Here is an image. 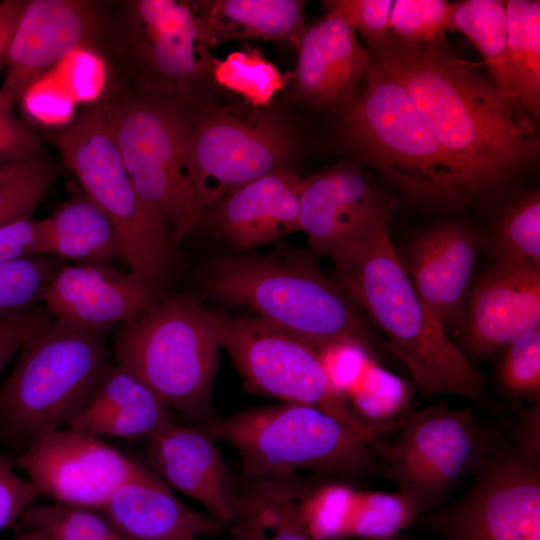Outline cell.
<instances>
[{
    "mask_svg": "<svg viewBox=\"0 0 540 540\" xmlns=\"http://www.w3.org/2000/svg\"><path fill=\"white\" fill-rule=\"evenodd\" d=\"M368 51L406 88L467 194L495 184L537 155L531 118L443 43L404 46L387 38Z\"/></svg>",
    "mask_w": 540,
    "mask_h": 540,
    "instance_id": "1",
    "label": "cell"
},
{
    "mask_svg": "<svg viewBox=\"0 0 540 540\" xmlns=\"http://www.w3.org/2000/svg\"><path fill=\"white\" fill-rule=\"evenodd\" d=\"M388 214L387 207L327 253L337 286L381 328L389 349L424 394L482 399L481 375L448 338L406 274L389 236Z\"/></svg>",
    "mask_w": 540,
    "mask_h": 540,
    "instance_id": "2",
    "label": "cell"
},
{
    "mask_svg": "<svg viewBox=\"0 0 540 540\" xmlns=\"http://www.w3.org/2000/svg\"><path fill=\"white\" fill-rule=\"evenodd\" d=\"M97 52L109 84L126 86L183 106L203 101L214 57L190 1L106 2Z\"/></svg>",
    "mask_w": 540,
    "mask_h": 540,
    "instance_id": "3",
    "label": "cell"
},
{
    "mask_svg": "<svg viewBox=\"0 0 540 540\" xmlns=\"http://www.w3.org/2000/svg\"><path fill=\"white\" fill-rule=\"evenodd\" d=\"M97 103L136 193L178 246L202 216L193 186L187 108L116 85H108Z\"/></svg>",
    "mask_w": 540,
    "mask_h": 540,
    "instance_id": "4",
    "label": "cell"
},
{
    "mask_svg": "<svg viewBox=\"0 0 540 540\" xmlns=\"http://www.w3.org/2000/svg\"><path fill=\"white\" fill-rule=\"evenodd\" d=\"M106 333L52 318L31 337L0 388V435L29 443L76 415L110 365Z\"/></svg>",
    "mask_w": 540,
    "mask_h": 540,
    "instance_id": "5",
    "label": "cell"
},
{
    "mask_svg": "<svg viewBox=\"0 0 540 540\" xmlns=\"http://www.w3.org/2000/svg\"><path fill=\"white\" fill-rule=\"evenodd\" d=\"M205 287L316 349L343 340L369 347L367 330L344 293L311 261L219 257L207 269Z\"/></svg>",
    "mask_w": 540,
    "mask_h": 540,
    "instance_id": "6",
    "label": "cell"
},
{
    "mask_svg": "<svg viewBox=\"0 0 540 540\" xmlns=\"http://www.w3.org/2000/svg\"><path fill=\"white\" fill-rule=\"evenodd\" d=\"M344 129L355 152L408 195L449 201L467 194L406 88L372 57L360 92L346 106Z\"/></svg>",
    "mask_w": 540,
    "mask_h": 540,
    "instance_id": "7",
    "label": "cell"
},
{
    "mask_svg": "<svg viewBox=\"0 0 540 540\" xmlns=\"http://www.w3.org/2000/svg\"><path fill=\"white\" fill-rule=\"evenodd\" d=\"M220 346L209 310L186 295L157 300L137 319L118 327L117 365L186 418L210 421L211 390Z\"/></svg>",
    "mask_w": 540,
    "mask_h": 540,
    "instance_id": "8",
    "label": "cell"
},
{
    "mask_svg": "<svg viewBox=\"0 0 540 540\" xmlns=\"http://www.w3.org/2000/svg\"><path fill=\"white\" fill-rule=\"evenodd\" d=\"M49 139L112 223L130 270L158 291L173 273L177 246L136 193L99 104L85 105Z\"/></svg>",
    "mask_w": 540,
    "mask_h": 540,
    "instance_id": "9",
    "label": "cell"
},
{
    "mask_svg": "<svg viewBox=\"0 0 540 540\" xmlns=\"http://www.w3.org/2000/svg\"><path fill=\"white\" fill-rule=\"evenodd\" d=\"M202 426L238 451L244 474L253 480L294 474L297 469L347 474L375 470L368 443L360 435L308 404L284 401Z\"/></svg>",
    "mask_w": 540,
    "mask_h": 540,
    "instance_id": "10",
    "label": "cell"
},
{
    "mask_svg": "<svg viewBox=\"0 0 540 540\" xmlns=\"http://www.w3.org/2000/svg\"><path fill=\"white\" fill-rule=\"evenodd\" d=\"M209 321L246 385L252 390L314 406L379 445L377 434L397 427L395 422L371 424L363 420L344 395L330 384L316 348L265 321L234 318L209 311Z\"/></svg>",
    "mask_w": 540,
    "mask_h": 540,
    "instance_id": "11",
    "label": "cell"
},
{
    "mask_svg": "<svg viewBox=\"0 0 540 540\" xmlns=\"http://www.w3.org/2000/svg\"><path fill=\"white\" fill-rule=\"evenodd\" d=\"M186 108L193 186L202 212L229 192L288 167L296 154L293 131L268 107L202 101Z\"/></svg>",
    "mask_w": 540,
    "mask_h": 540,
    "instance_id": "12",
    "label": "cell"
},
{
    "mask_svg": "<svg viewBox=\"0 0 540 540\" xmlns=\"http://www.w3.org/2000/svg\"><path fill=\"white\" fill-rule=\"evenodd\" d=\"M398 439L379 446L397 492L422 510L438 504L484 458V443L470 409L438 404L406 417Z\"/></svg>",
    "mask_w": 540,
    "mask_h": 540,
    "instance_id": "13",
    "label": "cell"
},
{
    "mask_svg": "<svg viewBox=\"0 0 540 540\" xmlns=\"http://www.w3.org/2000/svg\"><path fill=\"white\" fill-rule=\"evenodd\" d=\"M445 540H540V472L522 451L483 458L466 494L434 518Z\"/></svg>",
    "mask_w": 540,
    "mask_h": 540,
    "instance_id": "14",
    "label": "cell"
},
{
    "mask_svg": "<svg viewBox=\"0 0 540 540\" xmlns=\"http://www.w3.org/2000/svg\"><path fill=\"white\" fill-rule=\"evenodd\" d=\"M16 466L39 495L97 511L123 484L150 472L99 437L70 428L32 439Z\"/></svg>",
    "mask_w": 540,
    "mask_h": 540,
    "instance_id": "15",
    "label": "cell"
},
{
    "mask_svg": "<svg viewBox=\"0 0 540 540\" xmlns=\"http://www.w3.org/2000/svg\"><path fill=\"white\" fill-rule=\"evenodd\" d=\"M106 2L28 0L11 39L0 97L9 106L72 52L97 51Z\"/></svg>",
    "mask_w": 540,
    "mask_h": 540,
    "instance_id": "16",
    "label": "cell"
},
{
    "mask_svg": "<svg viewBox=\"0 0 540 540\" xmlns=\"http://www.w3.org/2000/svg\"><path fill=\"white\" fill-rule=\"evenodd\" d=\"M471 287L465 309L469 351L488 356L540 324V268L495 256Z\"/></svg>",
    "mask_w": 540,
    "mask_h": 540,
    "instance_id": "17",
    "label": "cell"
},
{
    "mask_svg": "<svg viewBox=\"0 0 540 540\" xmlns=\"http://www.w3.org/2000/svg\"><path fill=\"white\" fill-rule=\"evenodd\" d=\"M157 293L111 262H76L61 266L43 301L54 319L108 331L141 316L158 300Z\"/></svg>",
    "mask_w": 540,
    "mask_h": 540,
    "instance_id": "18",
    "label": "cell"
},
{
    "mask_svg": "<svg viewBox=\"0 0 540 540\" xmlns=\"http://www.w3.org/2000/svg\"><path fill=\"white\" fill-rule=\"evenodd\" d=\"M478 243L458 224L415 232L398 258L419 297L442 328L464 320Z\"/></svg>",
    "mask_w": 540,
    "mask_h": 540,
    "instance_id": "19",
    "label": "cell"
},
{
    "mask_svg": "<svg viewBox=\"0 0 540 540\" xmlns=\"http://www.w3.org/2000/svg\"><path fill=\"white\" fill-rule=\"evenodd\" d=\"M147 457L169 485L203 505L218 521L236 516L240 495L215 439L203 426L172 421L148 437Z\"/></svg>",
    "mask_w": 540,
    "mask_h": 540,
    "instance_id": "20",
    "label": "cell"
},
{
    "mask_svg": "<svg viewBox=\"0 0 540 540\" xmlns=\"http://www.w3.org/2000/svg\"><path fill=\"white\" fill-rule=\"evenodd\" d=\"M297 52L294 92L316 106H347L371 64L370 52L359 43L357 32L327 13L306 26Z\"/></svg>",
    "mask_w": 540,
    "mask_h": 540,
    "instance_id": "21",
    "label": "cell"
},
{
    "mask_svg": "<svg viewBox=\"0 0 540 540\" xmlns=\"http://www.w3.org/2000/svg\"><path fill=\"white\" fill-rule=\"evenodd\" d=\"M302 178L283 167L223 196L203 211L229 243L240 249L267 244L298 231Z\"/></svg>",
    "mask_w": 540,
    "mask_h": 540,
    "instance_id": "22",
    "label": "cell"
},
{
    "mask_svg": "<svg viewBox=\"0 0 540 540\" xmlns=\"http://www.w3.org/2000/svg\"><path fill=\"white\" fill-rule=\"evenodd\" d=\"M386 208L359 170L339 165L302 179L298 231L315 252L327 255Z\"/></svg>",
    "mask_w": 540,
    "mask_h": 540,
    "instance_id": "23",
    "label": "cell"
},
{
    "mask_svg": "<svg viewBox=\"0 0 540 540\" xmlns=\"http://www.w3.org/2000/svg\"><path fill=\"white\" fill-rule=\"evenodd\" d=\"M100 512L129 540H199L226 526L183 504L151 471L118 488Z\"/></svg>",
    "mask_w": 540,
    "mask_h": 540,
    "instance_id": "24",
    "label": "cell"
},
{
    "mask_svg": "<svg viewBox=\"0 0 540 540\" xmlns=\"http://www.w3.org/2000/svg\"><path fill=\"white\" fill-rule=\"evenodd\" d=\"M210 47L228 40L275 41L297 49L306 28L301 0L190 1Z\"/></svg>",
    "mask_w": 540,
    "mask_h": 540,
    "instance_id": "25",
    "label": "cell"
},
{
    "mask_svg": "<svg viewBox=\"0 0 540 540\" xmlns=\"http://www.w3.org/2000/svg\"><path fill=\"white\" fill-rule=\"evenodd\" d=\"M422 508L400 492L355 491L334 484L325 496L317 522L320 540L395 537L416 519Z\"/></svg>",
    "mask_w": 540,
    "mask_h": 540,
    "instance_id": "26",
    "label": "cell"
},
{
    "mask_svg": "<svg viewBox=\"0 0 540 540\" xmlns=\"http://www.w3.org/2000/svg\"><path fill=\"white\" fill-rule=\"evenodd\" d=\"M43 223L44 255L76 262H125L112 223L82 189L59 204Z\"/></svg>",
    "mask_w": 540,
    "mask_h": 540,
    "instance_id": "27",
    "label": "cell"
},
{
    "mask_svg": "<svg viewBox=\"0 0 540 540\" xmlns=\"http://www.w3.org/2000/svg\"><path fill=\"white\" fill-rule=\"evenodd\" d=\"M304 492L294 474L254 479L240 495L229 540H315L300 512Z\"/></svg>",
    "mask_w": 540,
    "mask_h": 540,
    "instance_id": "28",
    "label": "cell"
},
{
    "mask_svg": "<svg viewBox=\"0 0 540 540\" xmlns=\"http://www.w3.org/2000/svg\"><path fill=\"white\" fill-rule=\"evenodd\" d=\"M453 30L462 32L482 55L493 85L515 107L518 104L507 56V14L499 0L452 3ZM522 110V109H521Z\"/></svg>",
    "mask_w": 540,
    "mask_h": 540,
    "instance_id": "29",
    "label": "cell"
},
{
    "mask_svg": "<svg viewBox=\"0 0 540 540\" xmlns=\"http://www.w3.org/2000/svg\"><path fill=\"white\" fill-rule=\"evenodd\" d=\"M507 56L515 95L529 117L540 115V2L509 0Z\"/></svg>",
    "mask_w": 540,
    "mask_h": 540,
    "instance_id": "30",
    "label": "cell"
},
{
    "mask_svg": "<svg viewBox=\"0 0 540 540\" xmlns=\"http://www.w3.org/2000/svg\"><path fill=\"white\" fill-rule=\"evenodd\" d=\"M171 422L169 407L151 390L130 396L92 416H74L67 427L96 437H149Z\"/></svg>",
    "mask_w": 540,
    "mask_h": 540,
    "instance_id": "31",
    "label": "cell"
},
{
    "mask_svg": "<svg viewBox=\"0 0 540 540\" xmlns=\"http://www.w3.org/2000/svg\"><path fill=\"white\" fill-rule=\"evenodd\" d=\"M240 95L244 103L267 108L275 95L287 84V77L260 51L253 47L233 51L222 59L215 58L211 80Z\"/></svg>",
    "mask_w": 540,
    "mask_h": 540,
    "instance_id": "32",
    "label": "cell"
},
{
    "mask_svg": "<svg viewBox=\"0 0 540 540\" xmlns=\"http://www.w3.org/2000/svg\"><path fill=\"white\" fill-rule=\"evenodd\" d=\"M60 173L45 151L26 164L0 172V227L32 217Z\"/></svg>",
    "mask_w": 540,
    "mask_h": 540,
    "instance_id": "33",
    "label": "cell"
},
{
    "mask_svg": "<svg viewBox=\"0 0 540 540\" xmlns=\"http://www.w3.org/2000/svg\"><path fill=\"white\" fill-rule=\"evenodd\" d=\"M64 263L52 255H36L0 264V316L33 311Z\"/></svg>",
    "mask_w": 540,
    "mask_h": 540,
    "instance_id": "34",
    "label": "cell"
},
{
    "mask_svg": "<svg viewBox=\"0 0 540 540\" xmlns=\"http://www.w3.org/2000/svg\"><path fill=\"white\" fill-rule=\"evenodd\" d=\"M410 398L411 388L408 383L375 361L357 385L346 394L355 412L371 424L399 420L397 416L408 405Z\"/></svg>",
    "mask_w": 540,
    "mask_h": 540,
    "instance_id": "35",
    "label": "cell"
},
{
    "mask_svg": "<svg viewBox=\"0 0 540 540\" xmlns=\"http://www.w3.org/2000/svg\"><path fill=\"white\" fill-rule=\"evenodd\" d=\"M452 26V3L443 0L394 1L388 39L404 46L443 43Z\"/></svg>",
    "mask_w": 540,
    "mask_h": 540,
    "instance_id": "36",
    "label": "cell"
},
{
    "mask_svg": "<svg viewBox=\"0 0 540 540\" xmlns=\"http://www.w3.org/2000/svg\"><path fill=\"white\" fill-rule=\"evenodd\" d=\"M495 241V256L525 261L540 268L539 193L524 198L504 215Z\"/></svg>",
    "mask_w": 540,
    "mask_h": 540,
    "instance_id": "37",
    "label": "cell"
},
{
    "mask_svg": "<svg viewBox=\"0 0 540 540\" xmlns=\"http://www.w3.org/2000/svg\"><path fill=\"white\" fill-rule=\"evenodd\" d=\"M499 379L514 396L538 401L540 396V329L527 332L506 346Z\"/></svg>",
    "mask_w": 540,
    "mask_h": 540,
    "instance_id": "38",
    "label": "cell"
},
{
    "mask_svg": "<svg viewBox=\"0 0 540 540\" xmlns=\"http://www.w3.org/2000/svg\"><path fill=\"white\" fill-rule=\"evenodd\" d=\"M76 103L98 102L109 84V68L96 50L79 49L63 59L52 71Z\"/></svg>",
    "mask_w": 540,
    "mask_h": 540,
    "instance_id": "39",
    "label": "cell"
},
{
    "mask_svg": "<svg viewBox=\"0 0 540 540\" xmlns=\"http://www.w3.org/2000/svg\"><path fill=\"white\" fill-rule=\"evenodd\" d=\"M18 104L28 121L51 129L69 124L78 105L52 72L32 84Z\"/></svg>",
    "mask_w": 540,
    "mask_h": 540,
    "instance_id": "40",
    "label": "cell"
},
{
    "mask_svg": "<svg viewBox=\"0 0 540 540\" xmlns=\"http://www.w3.org/2000/svg\"><path fill=\"white\" fill-rule=\"evenodd\" d=\"M394 1L391 0H329L324 1L326 13L337 16L359 31L374 49L388 38Z\"/></svg>",
    "mask_w": 540,
    "mask_h": 540,
    "instance_id": "41",
    "label": "cell"
},
{
    "mask_svg": "<svg viewBox=\"0 0 540 540\" xmlns=\"http://www.w3.org/2000/svg\"><path fill=\"white\" fill-rule=\"evenodd\" d=\"M317 351L330 384L345 397L375 361L367 345L352 340L330 343Z\"/></svg>",
    "mask_w": 540,
    "mask_h": 540,
    "instance_id": "42",
    "label": "cell"
},
{
    "mask_svg": "<svg viewBox=\"0 0 540 540\" xmlns=\"http://www.w3.org/2000/svg\"><path fill=\"white\" fill-rule=\"evenodd\" d=\"M42 140L0 97V172L22 166L42 153Z\"/></svg>",
    "mask_w": 540,
    "mask_h": 540,
    "instance_id": "43",
    "label": "cell"
},
{
    "mask_svg": "<svg viewBox=\"0 0 540 540\" xmlns=\"http://www.w3.org/2000/svg\"><path fill=\"white\" fill-rule=\"evenodd\" d=\"M38 496L36 487L19 477L10 459L0 454V532L19 520Z\"/></svg>",
    "mask_w": 540,
    "mask_h": 540,
    "instance_id": "44",
    "label": "cell"
},
{
    "mask_svg": "<svg viewBox=\"0 0 540 540\" xmlns=\"http://www.w3.org/2000/svg\"><path fill=\"white\" fill-rule=\"evenodd\" d=\"M43 219L28 217L0 227V264L43 254Z\"/></svg>",
    "mask_w": 540,
    "mask_h": 540,
    "instance_id": "45",
    "label": "cell"
},
{
    "mask_svg": "<svg viewBox=\"0 0 540 540\" xmlns=\"http://www.w3.org/2000/svg\"><path fill=\"white\" fill-rule=\"evenodd\" d=\"M52 317L40 311L0 316V377L12 356L34 335L47 327Z\"/></svg>",
    "mask_w": 540,
    "mask_h": 540,
    "instance_id": "46",
    "label": "cell"
},
{
    "mask_svg": "<svg viewBox=\"0 0 540 540\" xmlns=\"http://www.w3.org/2000/svg\"><path fill=\"white\" fill-rule=\"evenodd\" d=\"M27 3L28 0H5L0 3V73L5 69L9 45Z\"/></svg>",
    "mask_w": 540,
    "mask_h": 540,
    "instance_id": "47",
    "label": "cell"
},
{
    "mask_svg": "<svg viewBox=\"0 0 540 540\" xmlns=\"http://www.w3.org/2000/svg\"><path fill=\"white\" fill-rule=\"evenodd\" d=\"M13 540H54V539L39 531H25L21 534H18Z\"/></svg>",
    "mask_w": 540,
    "mask_h": 540,
    "instance_id": "48",
    "label": "cell"
},
{
    "mask_svg": "<svg viewBox=\"0 0 540 540\" xmlns=\"http://www.w3.org/2000/svg\"><path fill=\"white\" fill-rule=\"evenodd\" d=\"M398 536V535H397ZM392 537V538H388V539H382V540H411V539H406V538H400V537ZM332 540H365V539H356V538H337V539H332Z\"/></svg>",
    "mask_w": 540,
    "mask_h": 540,
    "instance_id": "49",
    "label": "cell"
},
{
    "mask_svg": "<svg viewBox=\"0 0 540 540\" xmlns=\"http://www.w3.org/2000/svg\"><path fill=\"white\" fill-rule=\"evenodd\" d=\"M11 540H13V539H11Z\"/></svg>",
    "mask_w": 540,
    "mask_h": 540,
    "instance_id": "50",
    "label": "cell"
}]
</instances>
